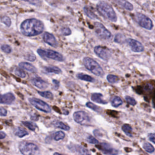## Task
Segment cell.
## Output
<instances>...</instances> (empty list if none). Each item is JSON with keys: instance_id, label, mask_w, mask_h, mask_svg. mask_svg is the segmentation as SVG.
Wrapping results in <instances>:
<instances>
[{"instance_id": "1", "label": "cell", "mask_w": 155, "mask_h": 155, "mask_svg": "<svg viewBox=\"0 0 155 155\" xmlns=\"http://www.w3.org/2000/svg\"><path fill=\"white\" fill-rule=\"evenodd\" d=\"M44 29L43 23L36 18L26 20L21 24V31L27 37L38 35L43 32Z\"/></svg>"}, {"instance_id": "2", "label": "cell", "mask_w": 155, "mask_h": 155, "mask_svg": "<svg viewBox=\"0 0 155 155\" xmlns=\"http://www.w3.org/2000/svg\"><path fill=\"white\" fill-rule=\"evenodd\" d=\"M96 8L98 12L103 17L112 22H116V14L110 5L104 2H101L97 5Z\"/></svg>"}, {"instance_id": "3", "label": "cell", "mask_w": 155, "mask_h": 155, "mask_svg": "<svg viewBox=\"0 0 155 155\" xmlns=\"http://www.w3.org/2000/svg\"><path fill=\"white\" fill-rule=\"evenodd\" d=\"M83 63L86 68L96 76L102 77L104 75V72L101 66L94 60L89 57L83 59Z\"/></svg>"}, {"instance_id": "4", "label": "cell", "mask_w": 155, "mask_h": 155, "mask_svg": "<svg viewBox=\"0 0 155 155\" xmlns=\"http://www.w3.org/2000/svg\"><path fill=\"white\" fill-rule=\"evenodd\" d=\"M19 150L23 155H37L40 152V149L36 144L29 142H20Z\"/></svg>"}, {"instance_id": "5", "label": "cell", "mask_w": 155, "mask_h": 155, "mask_svg": "<svg viewBox=\"0 0 155 155\" xmlns=\"http://www.w3.org/2000/svg\"><path fill=\"white\" fill-rule=\"evenodd\" d=\"M37 52L38 55L43 58H47L58 61H63L64 60L63 56L61 53L52 50L39 49H38Z\"/></svg>"}, {"instance_id": "6", "label": "cell", "mask_w": 155, "mask_h": 155, "mask_svg": "<svg viewBox=\"0 0 155 155\" xmlns=\"http://www.w3.org/2000/svg\"><path fill=\"white\" fill-rule=\"evenodd\" d=\"M95 31L97 36L101 40H110L112 38V35L110 32L101 23H95Z\"/></svg>"}, {"instance_id": "7", "label": "cell", "mask_w": 155, "mask_h": 155, "mask_svg": "<svg viewBox=\"0 0 155 155\" xmlns=\"http://www.w3.org/2000/svg\"><path fill=\"white\" fill-rule=\"evenodd\" d=\"M135 21L140 27L147 30H151L153 27L151 20L144 14H136L135 15Z\"/></svg>"}, {"instance_id": "8", "label": "cell", "mask_w": 155, "mask_h": 155, "mask_svg": "<svg viewBox=\"0 0 155 155\" xmlns=\"http://www.w3.org/2000/svg\"><path fill=\"white\" fill-rule=\"evenodd\" d=\"M29 101L32 105L39 110L45 113H50L52 111L49 105L41 99L37 98H30L29 99Z\"/></svg>"}, {"instance_id": "9", "label": "cell", "mask_w": 155, "mask_h": 155, "mask_svg": "<svg viewBox=\"0 0 155 155\" xmlns=\"http://www.w3.org/2000/svg\"><path fill=\"white\" fill-rule=\"evenodd\" d=\"M96 147L104 154L107 155H118L119 153V150L113 148L111 145L108 143H99Z\"/></svg>"}, {"instance_id": "10", "label": "cell", "mask_w": 155, "mask_h": 155, "mask_svg": "<svg viewBox=\"0 0 155 155\" xmlns=\"http://www.w3.org/2000/svg\"><path fill=\"white\" fill-rule=\"evenodd\" d=\"M94 52L98 57L104 61L108 60L111 56V53L110 49L107 47L100 46H96L94 48Z\"/></svg>"}, {"instance_id": "11", "label": "cell", "mask_w": 155, "mask_h": 155, "mask_svg": "<svg viewBox=\"0 0 155 155\" xmlns=\"http://www.w3.org/2000/svg\"><path fill=\"white\" fill-rule=\"evenodd\" d=\"M74 121L79 124H86L90 121V118L87 113L84 111H78L73 114Z\"/></svg>"}, {"instance_id": "12", "label": "cell", "mask_w": 155, "mask_h": 155, "mask_svg": "<svg viewBox=\"0 0 155 155\" xmlns=\"http://www.w3.org/2000/svg\"><path fill=\"white\" fill-rule=\"evenodd\" d=\"M126 42L134 52H142L144 50V46L137 40L129 38L126 40Z\"/></svg>"}, {"instance_id": "13", "label": "cell", "mask_w": 155, "mask_h": 155, "mask_svg": "<svg viewBox=\"0 0 155 155\" xmlns=\"http://www.w3.org/2000/svg\"><path fill=\"white\" fill-rule=\"evenodd\" d=\"M69 148L73 152H76L78 155H91L90 151L86 148L76 144L70 145L68 146Z\"/></svg>"}, {"instance_id": "14", "label": "cell", "mask_w": 155, "mask_h": 155, "mask_svg": "<svg viewBox=\"0 0 155 155\" xmlns=\"http://www.w3.org/2000/svg\"><path fill=\"white\" fill-rule=\"evenodd\" d=\"M43 40L49 45L56 47L58 46V42L54 35L49 32H45L43 36Z\"/></svg>"}, {"instance_id": "15", "label": "cell", "mask_w": 155, "mask_h": 155, "mask_svg": "<svg viewBox=\"0 0 155 155\" xmlns=\"http://www.w3.org/2000/svg\"><path fill=\"white\" fill-rule=\"evenodd\" d=\"M15 100L14 95L11 92L1 95L0 94V104H11Z\"/></svg>"}, {"instance_id": "16", "label": "cell", "mask_w": 155, "mask_h": 155, "mask_svg": "<svg viewBox=\"0 0 155 155\" xmlns=\"http://www.w3.org/2000/svg\"><path fill=\"white\" fill-rule=\"evenodd\" d=\"M33 85L40 89H45L48 87L49 84L40 77H34L31 79Z\"/></svg>"}, {"instance_id": "17", "label": "cell", "mask_w": 155, "mask_h": 155, "mask_svg": "<svg viewBox=\"0 0 155 155\" xmlns=\"http://www.w3.org/2000/svg\"><path fill=\"white\" fill-rule=\"evenodd\" d=\"M103 95L101 93H95L92 95L91 99L93 101L96 102L99 104H107V102L103 99Z\"/></svg>"}, {"instance_id": "18", "label": "cell", "mask_w": 155, "mask_h": 155, "mask_svg": "<svg viewBox=\"0 0 155 155\" xmlns=\"http://www.w3.org/2000/svg\"><path fill=\"white\" fill-rule=\"evenodd\" d=\"M19 66L21 68V69H24L29 72H37V69H36V67L33 66L32 64L28 63H26V62H23V63H20L19 64Z\"/></svg>"}, {"instance_id": "19", "label": "cell", "mask_w": 155, "mask_h": 155, "mask_svg": "<svg viewBox=\"0 0 155 155\" xmlns=\"http://www.w3.org/2000/svg\"><path fill=\"white\" fill-rule=\"evenodd\" d=\"M116 3L119 6H121V7L124 8L125 9H127V10H128L129 11H131L133 9V5L131 4L130 3H129L128 2L123 1V0H119V1H117Z\"/></svg>"}, {"instance_id": "20", "label": "cell", "mask_w": 155, "mask_h": 155, "mask_svg": "<svg viewBox=\"0 0 155 155\" xmlns=\"http://www.w3.org/2000/svg\"><path fill=\"white\" fill-rule=\"evenodd\" d=\"M15 134L19 137H23L29 134V133L21 127H17L15 130Z\"/></svg>"}, {"instance_id": "21", "label": "cell", "mask_w": 155, "mask_h": 155, "mask_svg": "<svg viewBox=\"0 0 155 155\" xmlns=\"http://www.w3.org/2000/svg\"><path fill=\"white\" fill-rule=\"evenodd\" d=\"M44 71L49 73H57V74L60 73L61 72V70L60 69L55 66L46 67L44 68Z\"/></svg>"}, {"instance_id": "22", "label": "cell", "mask_w": 155, "mask_h": 155, "mask_svg": "<svg viewBox=\"0 0 155 155\" xmlns=\"http://www.w3.org/2000/svg\"><path fill=\"white\" fill-rule=\"evenodd\" d=\"M77 78L81 80H83L85 81H88V82H93L95 81L94 78H93L92 76L86 75V74H83V73H78L76 75Z\"/></svg>"}, {"instance_id": "23", "label": "cell", "mask_w": 155, "mask_h": 155, "mask_svg": "<svg viewBox=\"0 0 155 155\" xmlns=\"http://www.w3.org/2000/svg\"><path fill=\"white\" fill-rule=\"evenodd\" d=\"M111 103L113 107H118L122 104V99L118 96H114L111 99Z\"/></svg>"}, {"instance_id": "24", "label": "cell", "mask_w": 155, "mask_h": 155, "mask_svg": "<svg viewBox=\"0 0 155 155\" xmlns=\"http://www.w3.org/2000/svg\"><path fill=\"white\" fill-rule=\"evenodd\" d=\"M53 124L54 125L55 127H56L57 128H61L62 130H66V131H68L70 128L69 126H68L67 125H66V124H65L63 122H60V121H55V122H53Z\"/></svg>"}, {"instance_id": "25", "label": "cell", "mask_w": 155, "mask_h": 155, "mask_svg": "<svg viewBox=\"0 0 155 155\" xmlns=\"http://www.w3.org/2000/svg\"><path fill=\"white\" fill-rule=\"evenodd\" d=\"M122 130L128 136L132 137V128L129 124H124L122 126Z\"/></svg>"}, {"instance_id": "26", "label": "cell", "mask_w": 155, "mask_h": 155, "mask_svg": "<svg viewBox=\"0 0 155 155\" xmlns=\"http://www.w3.org/2000/svg\"><path fill=\"white\" fill-rule=\"evenodd\" d=\"M84 12L86 14V15L91 19H96L98 18V17L95 15V14L88 7H84Z\"/></svg>"}, {"instance_id": "27", "label": "cell", "mask_w": 155, "mask_h": 155, "mask_svg": "<svg viewBox=\"0 0 155 155\" xmlns=\"http://www.w3.org/2000/svg\"><path fill=\"white\" fill-rule=\"evenodd\" d=\"M143 148L144 149V150H145L147 152L149 153H152L154 151L155 149L154 148V147L150 144L149 142H145L143 144Z\"/></svg>"}, {"instance_id": "28", "label": "cell", "mask_w": 155, "mask_h": 155, "mask_svg": "<svg viewBox=\"0 0 155 155\" xmlns=\"http://www.w3.org/2000/svg\"><path fill=\"white\" fill-rule=\"evenodd\" d=\"M23 124L27 127L29 130L32 131H35L37 127V125L35 123L31 121H23Z\"/></svg>"}, {"instance_id": "29", "label": "cell", "mask_w": 155, "mask_h": 155, "mask_svg": "<svg viewBox=\"0 0 155 155\" xmlns=\"http://www.w3.org/2000/svg\"><path fill=\"white\" fill-rule=\"evenodd\" d=\"M114 41L117 43L122 44V43H124V42H125L126 40H125V37L123 35H122L121 34H118L115 35Z\"/></svg>"}, {"instance_id": "30", "label": "cell", "mask_w": 155, "mask_h": 155, "mask_svg": "<svg viewBox=\"0 0 155 155\" xmlns=\"http://www.w3.org/2000/svg\"><path fill=\"white\" fill-rule=\"evenodd\" d=\"M65 133L62 131H57L56 133H55V134H53V139L57 140V141H58L60 140H61V139H63L65 137Z\"/></svg>"}, {"instance_id": "31", "label": "cell", "mask_w": 155, "mask_h": 155, "mask_svg": "<svg viewBox=\"0 0 155 155\" xmlns=\"http://www.w3.org/2000/svg\"><path fill=\"white\" fill-rule=\"evenodd\" d=\"M14 73L16 75H17L18 76L20 77V78H25L27 76L25 72L23 71L20 68H15V69L14 70Z\"/></svg>"}, {"instance_id": "32", "label": "cell", "mask_w": 155, "mask_h": 155, "mask_svg": "<svg viewBox=\"0 0 155 155\" xmlns=\"http://www.w3.org/2000/svg\"><path fill=\"white\" fill-rule=\"evenodd\" d=\"M38 94L45 98H47V99H52L53 98V94L49 92V91H46V92H38Z\"/></svg>"}, {"instance_id": "33", "label": "cell", "mask_w": 155, "mask_h": 155, "mask_svg": "<svg viewBox=\"0 0 155 155\" xmlns=\"http://www.w3.org/2000/svg\"><path fill=\"white\" fill-rule=\"evenodd\" d=\"M107 79L110 83H116L119 81V78L117 76L113 75H108L107 76Z\"/></svg>"}, {"instance_id": "34", "label": "cell", "mask_w": 155, "mask_h": 155, "mask_svg": "<svg viewBox=\"0 0 155 155\" xmlns=\"http://www.w3.org/2000/svg\"><path fill=\"white\" fill-rule=\"evenodd\" d=\"M86 106L88 108H90V109H92V110H94V111H95L96 112H99V111L101 110V108L99 107H98L97 105H96L95 104H93L91 102H87Z\"/></svg>"}, {"instance_id": "35", "label": "cell", "mask_w": 155, "mask_h": 155, "mask_svg": "<svg viewBox=\"0 0 155 155\" xmlns=\"http://www.w3.org/2000/svg\"><path fill=\"white\" fill-rule=\"evenodd\" d=\"M2 22L3 23L8 27H10L12 23L10 18L7 16H5L2 18Z\"/></svg>"}, {"instance_id": "36", "label": "cell", "mask_w": 155, "mask_h": 155, "mask_svg": "<svg viewBox=\"0 0 155 155\" xmlns=\"http://www.w3.org/2000/svg\"><path fill=\"white\" fill-rule=\"evenodd\" d=\"M125 101H126L130 105H131L134 106V105L136 104V100H135L134 98H133L132 97L127 96H125Z\"/></svg>"}, {"instance_id": "37", "label": "cell", "mask_w": 155, "mask_h": 155, "mask_svg": "<svg viewBox=\"0 0 155 155\" xmlns=\"http://www.w3.org/2000/svg\"><path fill=\"white\" fill-rule=\"evenodd\" d=\"M87 140L88 141V142H89L90 144H92L98 145L99 144V141L95 137H94L93 136H90V135L87 137Z\"/></svg>"}, {"instance_id": "38", "label": "cell", "mask_w": 155, "mask_h": 155, "mask_svg": "<svg viewBox=\"0 0 155 155\" xmlns=\"http://www.w3.org/2000/svg\"><path fill=\"white\" fill-rule=\"evenodd\" d=\"M1 49L6 53H10L12 52V48L9 45L4 44L2 46Z\"/></svg>"}, {"instance_id": "39", "label": "cell", "mask_w": 155, "mask_h": 155, "mask_svg": "<svg viewBox=\"0 0 155 155\" xmlns=\"http://www.w3.org/2000/svg\"><path fill=\"white\" fill-rule=\"evenodd\" d=\"M25 58L30 61H34L36 60V57L33 53H29L25 56Z\"/></svg>"}, {"instance_id": "40", "label": "cell", "mask_w": 155, "mask_h": 155, "mask_svg": "<svg viewBox=\"0 0 155 155\" xmlns=\"http://www.w3.org/2000/svg\"><path fill=\"white\" fill-rule=\"evenodd\" d=\"M61 33L63 35H66V36H67V35H70L72 33L70 29L68 27H64L61 30Z\"/></svg>"}, {"instance_id": "41", "label": "cell", "mask_w": 155, "mask_h": 155, "mask_svg": "<svg viewBox=\"0 0 155 155\" xmlns=\"http://www.w3.org/2000/svg\"><path fill=\"white\" fill-rule=\"evenodd\" d=\"M148 137L151 142L155 144V133H149Z\"/></svg>"}, {"instance_id": "42", "label": "cell", "mask_w": 155, "mask_h": 155, "mask_svg": "<svg viewBox=\"0 0 155 155\" xmlns=\"http://www.w3.org/2000/svg\"><path fill=\"white\" fill-rule=\"evenodd\" d=\"M8 114V111L3 107L0 108V116H6Z\"/></svg>"}, {"instance_id": "43", "label": "cell", "mask_w": 155, "mask_h": 155, "mask_svg": "<svg viewBox=\"0 0 155 155\" xmlns=\"http://www.w3.org/2000/svg\"><path fill=\"white\" fill-rule=\"evenodd\" d=\"M6 136V134L5 132L3 131H0V139H5Z\"/></svg>"}, {"instance_id": "44", "label": "cell", "mask_w": 155, "mask_h": 155, "mask_svg": "<svg viewBox=\"0 0 155 155\" xmlns=\"http://www.w3.org/2000/svg\"><path fill=\"white\" fill-rule=\"evenodd\" d=\"M53 83L55 85V87L57 88H58L60 86V82L57 80H53Z\"/></svg>"}, {"instance_id": "45", "label": "cell", "mask_w": 155, "mask_h": 155, "mask_svg": "<svg viewBox=\"0 0 155 155\" xmlns=\"http://www.w3.org/2000/svg\"><path fill=\"white\" fill-rule=\"evenodd\" d=\"M53 155H63V154H60L59 153H57V152H55V153H54V154H53Z\"/></svg>"}]
</instances>
